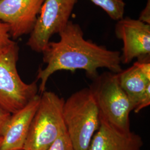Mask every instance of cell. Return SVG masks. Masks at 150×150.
<instances>
[{"mask_svg":"<svg viewBox=\"0 0 150 150\" xmlns=\"http://www.w3.org/2000/svg\"><path fill=\"white\" fill-rule=\"evenodd\" d=\"M138 20L150 25V0H147L146 5L141 12Z\"/></svg>","mask_w":150,"mask_h":150,"instance_id":"18","label":"cell"},{"mask_svg":"<svg viewBox=\"0 0 150 150\" xmlns=\"http://www.w3.org/2000/svg\"><path fill=\"white\" fill-rule=\"evenodd\" d=\"M2 1V0H0V2H1V1Z\"/></svg>","mask_w":150,"mask_h":150,"instance_id":"20","label":"cell"},{"mask_svg":"<svg viewBox=\"0 0 150 150\" xmlns=\"http://www.w3.org/2000/svg\"><path fill=\"white\" fill-rule=\"evenodd\" d=\"M11 113L0 106V137H2Z\"/></svg>","mask_w":150,"mask_h":150,"instance_id":"17","label":"cell"},{"mask_svg":"<svg viewBox=\"0 0 150 150\" xmlns=\"http://www.w3.org/2000/svg\"><path fill=\"white\" fill-rule=\"evenodd\" d=\"M11 38L8 26L0 21V49L5 47L14 42Z\"/></svg>","mask_w":150,"mask_h":150,"instance_id":"14","label":"cell"},{"mask_svg":"<svg viewBox=\"0 0 150 150\" xmlns=\"http://www.w3.org/2000/svg\"><path fill=\"white\" fill-rule=\"evenodd\" d=\"M63 118L75 150H88L100 126V116L90 88L72 94L63 106Z\"/></svg>","mask_w":150,"mask_h":150,"instance_id":"2","label":"cell"},{"mask_svg":"<svg viewBox=\"0 0 150 150\" xmlns=\"http://www.w3.org/2000/svg\"><path fill=\"white\" fill-rule=\"evenodd\" d=\"M45 0H2L0 21L9 27L11 38L17 39L30 34Z\"/></svg>","mask_w":150,"mask_h":150,"instance_id":"8","label":"cell"},{"mask_svg":"<svg viewBox=\"0 0 150 150\" xmlns=\"http://www.w3.org/2000/svg\"><path fill=\"white\" fill-rule=\"evenodd\" d=\"M64 102L53 92L42 93L23 150H47L67 132L62 113Z\"/></svg>","mask_w":150,"mask_h":150,"instance_id":"3","label":"cell"},{"mask_svg":"<svg viewBox=\"0 0 150 150\" xmlns=\"http://www.w3.org/2000/svg\"><path fill=\"white\" fill-rule=\"evenodd\" d=\"M100 7L115 21H119L124 17L126 4L123 0H90Z\"/></svg>","mask_w":150,"mask_h":150,"instance_id":"12","label":"cell"},{"mask_svg":"<svg viewBox=\"0 0 150 150\" xmlns=\"http://www.w3.org/2000/svg\"><path fill=\"white\" fill-rule=\"evenodd\" d=\"M134 64L139 69L140 72L148 80L150 81V58L137 60Z\"/></svg>","mask_w":150,"mask_h":150,"instance_id":"15","label":"cell"},{"mask_svg":"<svg viewBox=\"0 0 150 150\" xmlns=\"http://www.w3.org/2000/svg\"><path fill=\"white\" fill-rule=\"evenodd\" d=\"M19 47L15 41L0 49V106L11 114L25 107L38 95L37 81L26 83L17 69Z\"/></svg>","mask_w":150,"mask_h":150,"instance_id":"5","label":"cell"},{"mask_svg":"<svg viewBox=\"0 0 150 150\" xmlns=\"http://www.w3.org/2000/svg\"><path fill=\"white\" fill-rule=\"evenodd\" d=\"M47 150H75L67 133L59 136Z\"/></svg>","mask_w":150,"mask_h":150,"instance_id":"13","label":"cell"},{"mask_svg":"<svg viewBox=\"0 0 150 150\" xmlns=\"http://www.w3.org/2000/svg\"><path fill=\"white\" fill-rule=\"evenodd\" d=\"M150 104V85L147 86L143 95L141 97L137 106L134 108L135 113H139L140 111L146 107H148Z\"/></svg>","mask_w":150,"mask_h":150,"instance_id":"16","label":"cell"},{"mask_svg":"<svg viewBox=\"0 0 150 150\" xmlns=\"http://www.w3.org/2000/svg\"><path fill=\"white\" fill-rule=\"evenodd\" d=\"M115 32L123 42L121 64H129L136 58H150V25L126 17L117 21Z\"/></svg>","mask_w":150,"mask_h":150,"instance_id":"7","label":"cell"},{"mask_svg":"<svg viewBox=\"0 0 150 150\" xmlns=\"http://www.w3.org/2000/svg\"><path fill=\"white\" fill-rule=\"evenodd\" d=\"M117 75L120 86L128 97L134 111L146 88L150 85V81L134 64L126 70H122Z\"/></svg>","mask_w":150,"mask_h":150,"instance_id":"11","label":"cell"},{"mask_svg":"<svg viewBox=\"0 0 150 150\" xmlns=\"http://www.w3.org/2000/svg\"><path fill=\"white\" fill-rule=\"evenodd\" d=\"M89 88L100 117L121 132L131 131L129 115L133 107L120 86L117 74L110 71L98 75Z\"/></svg>","mask_w":150,"mask_h":150,"instance_id":"4","label":"cell"},{"mask_svg":"<svg viewBox=\"0 0 150 150\" xmlns=\"http://www.w3.org/2000/svg\"><path fill=\"white\" fill-rule=\"evenodd\" d=\"M40 101V96L38 95L25 107L11 114L2 136L0 150H23Z\"/></svg>","mask_w":150,"mask_h":150,"instance_id":"9","label":"cell"},{"mask_svg":"<svg viewBox=\"0 0 150 150\" xmlns=\"http://www.w3.org/2000/svg\"><path fill=\"white\" fill-rule=\"evenodd\" d=\"M77 2V0H45L27 46L32 51L42 53L51 37L59 33L70 21Z\"/></svg>","mask_w":150,"mask_h":150,"instance_id":"6","label":"cell"},{"mask_svg":"<svg viewBox=\"0 0 150 150\" xmlns=\"http://www.w3.org/2000/svg\"><path fill=\"white\" fill-rule=\"evenodd\" d=\"M2 137H0V147L2 144Z\"/></svg>","mask_w":150,"mask_h":150,"instance_id":"19","label":"cell"},{"mask_svg":"<svg viewBox=\"0 0 150 150\" xmlns=\"http://www.w3.org/2000/svg\"><path fill=\"white\" fill-rule=\"evenodd\" d=\"M144 142L134 132H123L100 117V126L88 150H141Z\"/></svg>","mask_w":150,"mask_h":150,"instance_id":"10","label":"cell"},{"mask_svg":"<svg viewBox=\"0 0 150 150\" xmlns=\"http://www.w3.org/2000/svg\"><path fill=\"white\" fill-rule=\"evenodd\" d=\"M58 34L59 41H50L42 52L46 67L39 69L36 79L40 80L41 93L46 91L48 79L58 71L84 70L87 76L93 80L99 75L97 70L100 68L115 74L122 70L120 52L85 39L79 24L70 21Z\"/></svg>","mask_w":150,"mask_h":150,"instance_id":"1","label":"cell"}]
</instances>
